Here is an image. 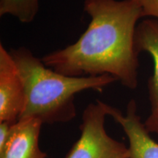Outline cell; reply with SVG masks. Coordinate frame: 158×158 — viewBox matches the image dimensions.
Instances as JSON below:
<instances>
[{
    "mask_svg": "<svg viewBox=\"0 0 158 158\" xmlns=\"http://www.w3.org/2000/svg\"><path fill=\"white\" fill-rule=\"evenodd\" d=\"M43 123L36 118H22L13 125L10 138L0 149V158H46L40 147Z\"/></svg>",
    "mask_w": 158,
    "mask_h": 158,
    "instance_id": "8992f818",
    "label": "cell"
},
{
    "mask_svg": "<svg viewBox=\"0 0 158 158\" xmlns=\"http://www.w3.org/2000/svg\"><path fill=\"white\" fill-rule=\"evenodd\" d=\"M142 10L143 16H150L158 20V0H135Z\"/></svg>",
    "mask_w": 158,
    "mask_h": 158,
    "instance_id": "9c48e42d",
    "label": "cell"
},
{
    "mask_svg": "<svg viewBox=\"0 0 158 158\" xmlns=\"http://www.w3.org/2000/svg\"><path fill=\"white\" fill-rule=\"evenodd\" d=\"M108 114L121 126L127 137L130 158H158V143L141 122L135 100H130L124 114L108 104Z\"/></svg>",
    "mask_w": 158,
    "mask_h": 158,
    "instance_id": "5b68a950",
    "label": "cell"
},
{
    "mask_svg": "<svg viewBox=\"0 0 158 158\" xmlns=\"http://www.w3.org/2000/svg\"><path fill=\"white\" fill-rule=\"evenodd\" d=\"M39 11V0H0V16L10 15L20 22L34 21Z\"/></svg>",
    "mask_w": 158,
    "mask_h": 158,
    "instance_id": "ba28073f",
    "label": "cell"
},
{
    "mask_svg": "<svg viewBox=\"0 0 158 158\" xmlns=\"http://www.w3.org/2000/svg\"><path fill=\"white\" fill-rule=\"evenodd\" d=\"M14 124L9 122H0V149L5 146L10 138Z\"/></svg>",
    "mask_w": 158,
    "mask_h": 158,
    "instance_id": "30bf717a",
    "label": "cell"
},
{
    "mask_svg": "<svg viewBox=\"0 0 158 158\" xmlns=\"http://www.w3.org/2000/svg\"><path fill=\"white\" fill-rule=\"evenodd\" d=\"M146 127L149 133H154L158 135V117L152 115L149 116L144 122Z\"/></svg>",
    "mask_w": 158,
    "mask_h": 158,
    "instance_id": "8fae6325",
    "label": "cell"
},
{
    "mask_svg": "<svg viewBox=\"0 0 158 158\" xmlns=\"http://www.w3.org/2000/svg\"><path fill=\"white\" fill-rule=\"evenodd\" d=\"M138 52L149 53L154 61L153 75L148 81L151 115L158 117V20L147 19L138 23L135 35Z\"/></svg>",
    "mask_w": 158,
    "mask_h": 158,
    "instance_id": "52a82bcc",
    "label": "cell"
},
{
    "mask_svg": "<svg viewBox=\"0 0 158 158\" xmlns=\"http://www.w3.org/2000/svg\"><path fill=\"white\" fill-rule=\"evenodd\" d=\"M90 17L76 42L41 59L59 73L84 77L110 75L130 89L138 84L139 61L135 43L142 10L135 0H84Z\"/></svg>",
    "mask_w": 158,
    "mask_h": 158,
    "instance_id": "6da1fadb",
    "label": "cell"
},
{
    "mask_svg": "<svg viewBox=\"0 0 158 158\" xmlns=\"http://www.w3.org/2000/svg\"><path fill=\"white\" fill-rule=\"evenodd\" d=\"M25 89L22 118H36L43 124L66 123L76 117L75 98L83 91L102 92L116 81L110 75L74 77L61 74L46 66L26 47L10 51Z\"/></svg>",
    "mask_w": 158,
    "mask_h": 158,
    "instance_id": "7a4b0ae2",
    "label": "cell"
},
{
    "mask_svg": "<svg viewBox=\"0 0 158 158\" xmlns=\"http://www.w3.org/2000/svg\"><path fill=\"white\" fill-rule=\"evenodd\" d=\"M22 78L10 51L0 44V122L15 123L25 106Z\"/></svg>",
    "mask_w": 158,
    "mask_h": 158,
    "instance_id": "277c9868",
    "label": "cell"
},
{
    "mask_svg": "<svg viewBox=\"0 0 158 158\" xmlns=\"http://www.w3.org/2000/svg\"><path fill=\"white\" fill-rule=\"evenodd\" d=\"M108 104L97 100L84 108L81 134L64 158H130L128 147L106 132Z\"/></svg>",
    "mask_w": 158,
    "mask_h": 158,
    "instance_id": "3957f363",
    "label": "cell"
}]
</instances>
